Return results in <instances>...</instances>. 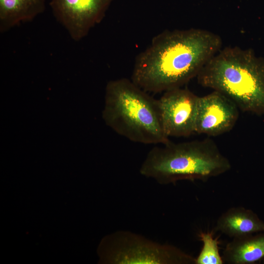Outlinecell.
<instances>
[{
    "mask_svg": "<svg viewBox=\"0 0 264 264\" xmlns=\"http://www.w3.org/2000/svg\"><path fill=\"white\" fill-rule=\"evenodd\" d=\"M261 262H262V264H264V258H263L262 261H261Z\"/></svg>",
    "mask_w": 264,
    "mask_h": 264,
    "instance_id": "13",
    "label": "cell"
},
{
    "mask_svg": "<svg viewBox=\"0 0 264 264\" xmlns=\"http://www.w3.org/2000/svg\"><path fill=\"white\" fill-rule=\"evenodd\" d=\"M239 117V108L218 91L198 96L195 133L216 136L231 131Z\"/></svg>",
    "mask_w": 264,
    "mask_h": 264,
    "instance_id": "8",
    "label": "cell"
},
{
    "mask_svg": "<svg viewBox=\"0 0 264 264\" xmlns=\"http://www.w3.org/2000/svg\"><path fill=\"white\" fill-rule=\"evenodd\" d=\"M45 0H0V32L3 33L43 13Z\"/></svg>",
    "mask_w": 264,
    "mask_h": 264,
    "instance_id": "11",
    "label": "cell"
},
{
    "mask_svg": "<svg viewBox=\"0 0 264 264\" xmlns=\"http://www.w3.org/2000/svg\"><path fill=\"white\" fill-rule=\"evenodd\" d=\"M222 44L220 36L205 29L164 31L136 57L131 80L147 92L181 88L198 76Z\"/></svg>",
    "mask_w": 264,
    "mask_h": 264,
    "instance_id": "1",
    "label": "cell"
},
{
    "mask_svg": "<svg viewBox=\"0 0 264 264\" xmlns=\"http://www.w3.org/2000/svg\"><path fill=\"white\" fill-rule=\"evenodd\" d=\"M101 262L112 264H196V259L178 247L162 244L127 230H119L102 241Z\"/></svg>",
    "mask_w": 264,
    "mask_h": 264,
    "instance_id": "5",
    "label": "cell"
},
{
    "mask_svg": "<svg viewBox=\"0 0 264 264\" xmlns=\"http://www.w3.org/2000/svg\"><path fill=\"white\" fill-rule=\"evenodd\" d=\"M198 96L188 89L164 92L158 103L164 131L168 137H188L195 133Z\"/></svg>",
    "mask_w": 264,
    "mask_h": 264,
    "instance_id": "6",
    "label": "cell"
},
{
    "mask_svg": "<svg viewBox=\"0 0 264 264\" xmlns=\"http://www.w3.org/2000/svg\"><path fill=\"white\" fill-rule=\"evenodd\" d=\"M215 230L232 238L264 231V221L251 209L233 207L218 219Z\"/></svg>",
    "mask_w": 264,
    "mask_h": 264,
    "instance_id": "9",
    "label": "cell"
},
{
    "mask_svg": "<svg viewBox=\"0 0 264 264\" xmlns=\"http://www.w3.org/2000/svg\"><path fill=\"white\" fill-rule=\"evenodd\" d=\"M199 240L202 248L196 258V264H223L224 261L219 252V242L214 238L212 232H201Z\"/></svg>",
    "mask_w": 264,
    "mask_h": 264,
    "instance_id": "12",
    "label": "cell"
},
{
    "mask_svg": "<svg viewBox=\"0 0 264 264\" xmlns=\"http://www.w3.org/2000/svg\"><path fill=\"white\" fill-rule=\"evenodd\" d=\"M229 264H253L264 258V231L233 238L222 256Z\"/></svg>",
    "mask_w": 264,
    "mask_h": 264,
    "instance_id": "10",
    "label": "cell"
},
{
    "mask_svg": "<svg viewBox=\"0 0 264 264\" xmlns=\"http://www.w3.org/2000/svg\"><path fill=\"white\" fill-rule=\"evenodd\" d=\"M231 164L210 138L157 145L148 153L141 175L161 185L180 180L206 181L229 171Z\"/></svg>",
    "mask_w": 264,
    "mask_h": 264,
    "instance_id": "3",
    "label": "cell"
},
{
    "mask_svg": "<svg viewBox=\"0 0 264 264\" xmlns=\"http://www.w3.org/2000/svg\"><path fill=\"white\" fill-rule=\"evenodd\" d=\"M147 92L131 79L110 81L103 117L115 132L132 142L165 144L170 140L163 128L158 100Z\"/></svg>",
    "mask_w": 264,
    "mask_h": 264,
    "instance_id": "4",
    "label": "cell"
},
{
    "mask_svg": "<svg viewBox=\"0 0 264 264\" xmlns=\"http://www.w3.org/2000/svg\"><path fill=\"white\" fill-rule=\"evenodd\" d=\"M112 0H51L56 20L78 41L104 18Z\"/></svg>",
    "mask_w": 264,
    "mask_h": 264,
    "instance_id": "7",
    "label": "cell"
},
{
    "mask_svg": "<svg viewBox=\"0 0 264 264\" xmlns=\"http://www.w3.org/2000/svg\"><path fill=\"white\" fill-rule=\"evenodd\" d=\"M197 77L202 87L225 95L243 111L264 115V58L253 49H221Z\"/></svg>",
    "mask_w": 264,
    "mask_h": 264,
    "instance_id": "2",
    "label": "cell"
}]
</instances>
